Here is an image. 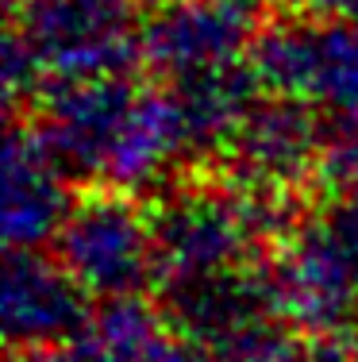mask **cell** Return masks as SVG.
<instances>
[{"instance_id":"5b68a950","label":"cell","mask_w":358,"mask_h":362,"mask_svg":"<svg viewBox=\"0 0 358 362\" xmlns=\"http://www.w3.org/2000/svg\"><path fill=\"white\" fill-rule=\"evenodd\" d=\"M323 139L328 116L312 100L262 93L216 170L251 189L304 193V185L316 181Z\"/></svg>"},{"instance_id":"8fae6325","label":"cell","mask_w":358,"mask_h":362,"mask_svg":"<svg viewBox=\"0 0 358 362\" xmlns=\"http://www.w3.org/2000/svg\"><path fill=\"white\" fill-rule=\"evenodd\" d=\"M155 297L169 327L193 335V339H204L208 347L224 343L227 335H235L239 327H246L258 316H270V297L258 262L220 274H201V278L166 281V286L155 289Z\"/></svg>"},{"instance_id":"6da1fadb","label":"cell","mask_w":358,"mask_h":362,"mask_svg":"<svg viewBox=\"0 0 358 362\" xmlns=\"http://www.w3.org/2000/svg\"><path fill=\"white\" fill-rule=\"evenodd\" d=\"M258 270L270 313L301 335L358 332V201L304 209Z\"/></svg>"},{"instance_id":"4fadbf2b","label":"cell","mask_w":358,"mask_h":362,"mask_svg":"<svg viewBox=\"0 0 358 362\" xmlns=\"http://www.w3.org/2000/svg\"><path fill=\"white\" fill-rule=\"evenodd\" d=\"M169 327L158 297L131 293V297H108L97 300L89 320V339L105 362H139L155 347V339Z\"/></svg>"},{"instance_id":"8992f818","label":"cell","mask_w":358,"mask_h":362,"mask_svg":"<svg viewBox=\"0 0 358 362\" xmlns=\"http://www.w3.org/2000/svg\"><path fill=\"white\" fill-rule=\"evenodd\" d=\"M258 8L239 0H147L143 12V66L169 81L193 70L246 58L258 28Z\"/></svg>"},{"instance_id":"277c9868","label":"cell","mask_w":358,"mask_h":362,"mask_svg":"<svg viewBox=\"0 0 358 362\" xmlns=\"http://www.w3.org/2000/svg\"><path fill=\"white\" fill-rule=\"evenodd\" d=\"M143 85L135 77H58L23 116L78 185H97Z\"/></svg>"},{"instance_id":"ac0fdd59","label":"cell","mask_w":358,"mask_h":362,"mask_svg":"<svg viewBox=\"0 0 358 362\" xmlns=\"http://www.w3.org/2000/svg\"><path fill=\"white\" fill-rule=\"evenodd\" d=\"M12 362H105V358L93 347L89 335H78V339H66V343H42V347L12 351Z\"/></svg>"},{"instance_id":"ffe728a7","label":"cell","mask_w":358,"mask_h":362,"mask_svg":"<svg viewBox=\"0 0 358 362\" xmlns=\"http://www.w3.org/2000/svg\"><path fill=\"white\" fill-rule=\"evenodd\" d=\"M239 4H251V8H258V12H266V8H278V4H293V0H239Z\"/></svg>"},{"instance_id":"d6986e66","label":"cell","mask_w":358,"mask_h":362,"mask_svg":"<svg viewBox=\"0 0 358 362\" xmlns=\"http://www.w3.org/2000/svg\"><path fill=\"white\" fill-rule=\"evenodd\" d=\"M297 4L312 8L320 16H347V20H358V0H297Z\"/></svg>"},{"instance_id":"7a4b0ae2","label":"cell","mask_w":358,"mask_h":362,"mask_svg":"<svg viewBox=\"0 0 358 362\" xmlns=\"http://www.w3.org/2000/svg\"><path fill=\"white\" fill-rule=\"evenodd\" d=\"M50 251L97 300L158 289L150 201L116 185H81Z\"/></svg>"},{"instance_id":"9c48e42d","label":"cell","mask_w":358,"mask_h":362,"mask_svg":"<svg viewBox=\"0 0 358 362\" xmlns=\"http://www.w3.org/2000/svg\"><path fill=\"white\" fill-rule=\"evenodd\" d=\"M162 85L177 108V119H181L189 170H216L235 132L243 127V119L266 93L246 58L169 77Z\"/></svg>"},{"instance_id":"7c38bea8","label":"cell","mask_w":358,"mask_h":362,"mask_svg":"<svg viewBox=\"0 0 358 362\" xmlns=\"http://www.w3.org/2000/svg\"><path fill=\"white\" fill-rule=\"evenodd\" d=\"M304 100H312L328 119H358V20H316V50Z\"/></svg>"},{"instance_id":"e0dca14e","label":"cell","mask_w":358,"mask_h":362,"mask_svg":"<svg viewBox=\"0 0 358 362\" xmlns=\"http://www.w3.org/2000/svg\"><path fill=\"white\" fill-rule=\"evenodd\" d=\"M139 362H220V358L204 339H193V335L177 332V327H166Z\"/></svg>"},{"instance_id":"5bb4252c","label":"cell","mask_w":358,"mask_h":362,"mask_svg":"<svg viewBox=\"0 0 358 362\" xmlns=\"http://www.w3.org/2000/svg\"><path fill=\"white\" fill-rule=\"evenodd\" d=\"M212 351H216L220 362H301L304 335L270 313L239 327L235 335H227Z\"/></svg>"},{"instance_id":"30bf717a","label":"cell","mask_w":358,"mask_h":362,"mask_svg":"<svg viewBox=\"0 0 358 362\" xmlns=\"http://www.w3.org/2000/svg\"><path fill=\"white\" fill-rule=\"evenodd\" d=\"M185 166H189V154H185L181 119H177V108L169 100L166 85L162 89L143 85L112 143V154L105 162V177L97 185H116L139 197L147 193L155 197L169 181L181 177Z\"/></svg>"},{"instance_id":"9a60e30c","label":"cell","mask_w":358,"mask_h":362,"mask_svg":"<svg viewBox=\"0 0 358 362\" xmlns=\"http://www.w3.org/2000/svg\"><path fill=\"white\" fill-rule=\"evenodd\" d=\"M316 185L328 197L358 201V119H328Z\"/></svg>"},{"instance_id":"52a82bcc","label":"cell","mask_w":358,"mask_h":362,"mask_svg":"<svg viewBox=\"0 0 358 362\" xmlns=\"http://www.w3.org/2000/svg\"><path fill=\"white\" fill-rule=\"evenodd\" d=\"M97 297L62 266L50 247L8 251L0 281V320L12 351L66 343L89 332Z\"/></svg>"},{"instance_id":"2e32d148","label":"cell","mask_w":358,"mask_h":362,"mask_svg":"<svg viewBox=\"0 0 358 362\" xmlns=\"http://www.w3.org/2000/svg\"><path fill=\"white\" fill-rule=\"evenodd\" d=\"M47 85H50V74L42 66L39 50L31 47L28 35L16 23H8V35H4V100H8V112H28Z\"/></svg>"},{"instance_id":"3957f363","label":"cell","mask_w":358,"mask_h":362,"mask_svg":"<svg viewBox=\"0 0 358 362\" xmlns=\"http://www.w3.org/2000/svg\"><path fill=\"white\" fill-rule=\"evenodd\" d=\"M147 0H8V23L58 77H131L143 66Z\"/></svg>"},{"instance_id":"ba28073f","label":"cell","mask_w":358,"mask_h":362,"mask_svg":"<svg viewBox=\"0 0 358 362\" xmlns=\"http://www.w3.org/2000/svg\"><path fill=\"white\" fill-rule=\"evenodd\" d=\"M78 181L54 162L23 112L8 116L4 132V197H0V231L8 251H42L58 239L73 201Z\"/></svg>"},{"instance_id":"44dd1931","label":"cell","mask_w":358,"mask_h":362,"mask_svg":"<svg viewBox=\"0 0 358 362\" xmlns=\"http://www.w3.org/2000/svg\"><path fill=\"white\" fill-rule=\"evenodd\" d=\"M351 362H358V332H351Z\"/></svg>"}]
</instances>
